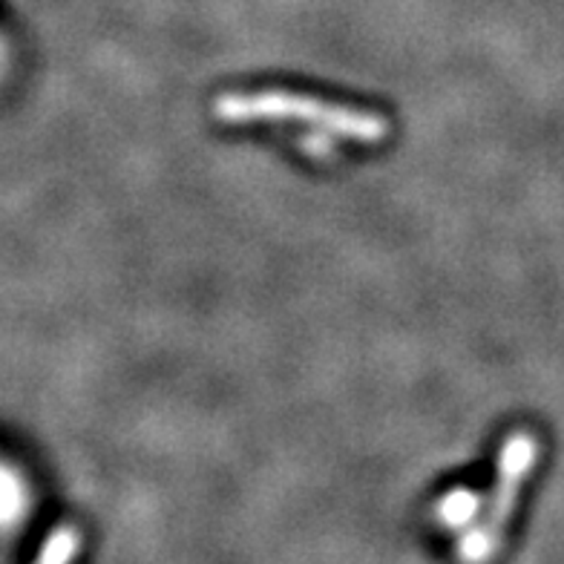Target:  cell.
I'll list each match as a JSON object with an SVG mask.
<instances>
[{
	"instance_id": "obj_6",
	"label": "cell",
	"mask_w": 564,
	"mask_h": 564,
	"mask_svg": "<svg viewBox=\"0 0 564 564\" xmlns=\"http://www.w3.org/2000/svg\"><path fill=\"white\" fill-rule=\"evenodd\" d=\"M0 64H3V50H0Z\"/></svg>"
},
{
	"instance_id": "obj_1",
	"label": "cell",
	"mask_w": 564,
	"mask_h": 564,
	"mask_svg": "<svg viewBox=\"0 0 564 564\" xmlns=\"http://www.w3.org/2000/svg\"><path fill=\"white\" fill-rule=\"evenodd\" d=\"M214 119L225 124L251 121H300L340 139L378 144L389 135V121L380 112L335 105L314 96H300L289 89H260V93H223L214 98Z\"/></svg>"
},
{
	"instance_id": "obj_4",
	"label": "cell",
	"mask_w": 564,
	"mask_h": 564,
	"mask_svg": "<svg viewBox=\"0 0 564 564\" xmlns=\"http://www.w3.org/2000/svg\"><path fill=\"white\" fill-rule=\"evenodd\" d=\"M78 550H82V530L73 524H61L46 535L32 564H69L78 556Z\"/></svg>"
},
{
	"instance_id": "obj_3",
	"label": "cell",
	"mask_w": 564,
	"mask_h": 564,
	"mask_svg": "<svg viewBox=\"0 0 564 564\" xmlns=\"http://www.w3.org/2000/svg\"><path fill=\"white\" fill-rule=\"evenodd\" d=\"M481 510V496L473 490H453L435 505V519L441 528H467L469 521L476 519V512Z\"/></svg>"
},
{
	"instance_id": "obj_2",
	"label": "cell",
	"mask_w": 564,
	"mask_h": 564,
	"mask_svg": "<svg viewBox=\"0 0 564 564\" xmlns=\"http://www.w3.org/2000/svg\"><path fill=\"white\" fill-rule=\"evenodd\" d=\"M539 455H542V446L530 432H512L510 438L505 441L501 455H498L496 492L490 496V507H487V516H484L481 524L460 539V562L484 564L490 556H496L507 521H510L516 501H519L521 484L530 476V469L535 467Z\"/></svg>"
},
{
	"instance_id": "obj_5",
	"label": "cell",
	"mask_w": 564,
	"mask_h": 564,
	"mask_svg": "<svg viewBox=\"0 0 564 564\" xmlns=\"http://www.w3.org/2000/svg\"><path fill=\"white\" fill-rule=\"evenodd\" d=\"M303 150L308 156H317V159H337V144L332 139V133H323V130H312L308 135L300 139Z\"/></svg>"
}]
</instances>
